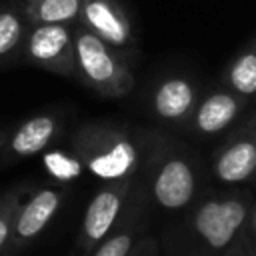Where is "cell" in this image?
<instances>
[{"mask_svg":"<svg viewBox=\"0 0 256 256\" xmlns=\"http://www.w3.org/2000/svg\"><path fill=\"white\" fill-rule=\"evenodd\" d=\"M20 60L64 78H76L74 26L30 24Z\"/></svg>","mask_w":256,"mask_h":256,"instance_id":"5b68a950","label":"cell"},{"mask_svg":"<svg viewBox=\"0 0 256 256\" xmlns=\"http://www.w3.org/2000/svg\"><path fill=\"white\" fill-rule=\"evenodd\" d=\"M62 202H64V190L58 186H42L34 190L30 196H26L20 204L12 238L2 256H12L24 250L28 244H32L54 220Z\"/></svg>","mask_w":256,"mask_h":256,"instance_id":"ba28073f","label":"cell"},{"mask_svg":"<svg viewBox=\"0 0 256 256\" xmlns=\"http://www.w3.org/2000/svg\"><path fill=\"white\" fill-rule=\"evenodd\" d=\"M8 136H10V134H8V130H6V128H0V148H2L4 144H6Z\"/></svg>","mask_w":256,"mask_h":256,"instance_id":"44dd1931","label":"cell"},{"mask_svg":"<svg viewBox=\"0 0 256 256\" xmlns=\"http://www.w3.org/2000/svg\"><path fill=\"white\" fill-rule=\"evenodd\" d=\"M78 24L124 54L138 46L134 22L118 0H82Z\"/></svg>","mask_w":256,"mask_h":256,"instance_id":"9c48e42d","label":"cell"},{"mask_svg":"<svg viewBox=\"0 0 256 256\" xmlns=\"http://www.w3.org/2000/svg\"><path fill=\"white\" fill-rule=\"evenodd\" d=\"M146 188L140 178L130 194L128 206L114 230L88 256H130L146 232Z\"/></svg>","mask_w":256,"mask_h":256,"instance_id":"4fadbf2b","label":"cell"},{"mask_svg":"<svg viewBox=\"0 0 256 256\" xmlns=\"http://www.w3.org/2000/svg\"><path fill=\"white\" fill-rule=\"evenodd\" d=\"M30 24H68L76 26L82 0H22Z\"/></svg>","mask_w":256,"mask_h":256,"instance_id":"9a60e30c","label":"cell"},{"mask_svg":"<svg viewBox=\"0 0 256 256\" xmlns=\"http://www.w3.org/2000/svg\"><path fill=\"white\" fill-rule=\"evenodd\" d=\"M28 18L22 0H6L0 4V68L20 58L28 32Z\"/></svg>","mask_w":256,"mask_h":256,"instance_id":"5bb4252c","label":"cell"},{"mask_svg":"<svg viewBox=\"0 0 256 256\" xmlns=\"http://www.w3.org/2000/svg\"><path fill=\"white\" fill-rule=\"evenodd\" d=\"M140 178L136 180H122V182H106L102 184L94 196L90 198L86 210H84V218L80 224V232H78V252L80 256H88L118 224V220L122 218L130 194L136 186Z\"/></svg>","mask_w":256,"mask_h":256,"instance_id":"8992f818","label":"cell"},{"mask_svg":"<svg viewBox=\"0 0 256 256\" xmlns=\"http://www.w3.org/2000/svg\"><path fill=\"white\" fill-rule=\"evenodd\" d=\"M248 252H256V200L250 208V214L242 228L240 238L236 240V244L232 246V250L226 256H244Z\"/></svg>","mask_w":256,"mask_h":256,"instance_id":"d6986e66","label":"cell"},{"mask_svg":"<svg viewBox=\"0 0 256 256\" xmlns=\"http://www.w3.org/2000/svg\"><path fill=\"white\" fill-rule=\"evenodd\" d=\"M46 166L58 182H72L86 172L84 164L72 150H50L46 154Z\"/></svg>","mask_w":256,"mask_h":256,"instance_id":"ac0fdd59","label":"cell"},{"mask_svg":"<svg viewBox=\"0 0 256 256\" xmlns=\"http://www.w3.org/2000/svg\"><path fill=\"white\" fill-rule=\"evenodd\" d=\"M130 256H160V248H158L156 238L150 234H144Z\"/></svg>","mask_w":256,"mask_h":256,"instance_id":"ffe728a7","label":"cell"},{"mask_svg":"<svg viewBox=\"0 0 256 256\" xmlns=\"http://www.w3.org/2000/svg\"><path fill=\"white\" fill-rule=\"evenodd\" d=\"M160 136L108 122H84L70 138V150L98 182L142 178Z\"/></svg>","mask_w":256,"mask_h":256,"instance_id":"6da1fadb","label":"cell"},{"mask_svg":"<svg viewBox=\"0 0 256 256\" xmlns=\"http://www.w3.org/2000/svg\"><path fill=\"white\" fill-rule=\"evenodd\" d=\"M252 204V194L244 190L196 198L178 230V256H226L240 238Z\"/></svg>","mask_w":256,"mask_h":256,"instance_id":"7a4b0ae2","label":"cell"},{"mask_svg":"<svg viewBox=\"0 0 256 256\" xmlns=\"http://www.w3.org/2000/svg\"><path fill=\"white\" fill-rule=\"evenodd\" d=\"M148 198L166 212H180L196 202L200 176L192 152L172 140L160 138L142 174Z\"/></svg>","mask_w":256,"mask_h":256,"instance_id":"3957f363","label":"cell"},{"mask_svg":"<svg viewBox=\"0 0 256 256\" xmlns=\"http://www.w3.org/2000/svg\"><path fill=\"white\" fill-rule=\"evenodd\" d=\"M244 256H256V252H248V254H244Z\"/></svg>","mask_w":256,"mask_h":256,"instance_id":"7402d4cb","label":"cell"},{"mask_svg":"<svg viewBox=\"0 0 256 256\" xmlns=\"http://www.w3.org/2000/svg\"><path fill=\"white\" fill-rule=\"evenodd\" d=\"M212 176L224 186H242L256 178V112L236 124L218 146Z\"/></svg>","mask_w":256,"mask_h":256,"instance_id":"52a82bcc","label":"cell"},{"mask_svg":"<svg viewBox=\"0 0 256 256\" xmlns=\"http://www.w3.org/2000/svg\"><path fill=\"white\" fill-rule=\"evenodd\" d=\"M224 86L246 100L256 98V40L240 50L228 64L224 72Z\"/></svg>","mask_w":256,"mask_h":256,"instance_id":"2e32d148","label":"cell"},{"mask_svg":"<svg viewBox=\"0 0 256 256\" xmlns=\"http://www.w3.org/2000/svg\"><path fill=\"white\" fill-rule=\"evenodd\" d=\"M76 78L104 98H124L134 90L126 54L106 44L84 26H74Z\"/></svg>","mask_w":256,"mask_h":256,"instance_id":"277c9868","label":"cell"},{"mask_svg":"<svg viewBox=\"0 0 256 256\" xmlns=\"http://www.w3.org/2000/svg\"><path fill=\"white\" fill-rule=\"evenodd\" d=\"M198 84L182 74L164 76L150 92V110L156 120L170 126H184L190 122L198 104Z\"/></svg>","mask_w":256,"mask_h":256,"instance_id":"30bf717a","label":"cell"},{"mask_svg":"<svg viewBox=\"0 0 256 256\" xmlns=\"http://www.w3.org/2000/svg\"><path fill=\"white\" fill-rule=\"evenodd\" d=\"M246 106H248V100L234 94L226 86L212 90L198 100L188 126L194 134L202 138L224 134L240 120Z\"/></svg>","mask_w":256,"mask_h":256,"instance_id":"8fae6325","label":"cell"},{"mask_svg":"<svg viewBox=\"0 0 256 256\" xmlns=\"http://www.w3.org/2000/svg\"><path fill=\"white\" fill-rule=\"evenodd\" d=\"M28 188H14L10 192H6L0 198V256L4 254V250L8 248V242L12 238L14 232V222H16V214L20 210L22 200L26 198Z\"/></svg>","mask_w":256,"mask_h":256,"instance_id":"e0dca14e","label":"cell"},{"mask_svg":"<svg viewBox=\"0 0 256 256\" xmlns=\"http://www.w3.org/2000/svg\"><path fill=\"white\" fill-rule=\"evenodd\" d=\"M64 120L54 112H42L26 118L0 148V162H14L44 152L62 134Z\"/></svg>","mask_w":256,"mask_h":256,"instance_id":"7c38bea8","label":"cell"}]
</instances>
